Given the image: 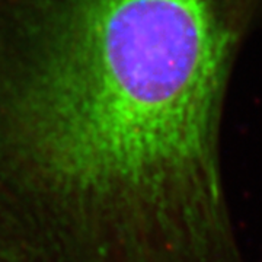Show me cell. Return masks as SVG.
<instances>
[{"mask_svg":"<svg viewBox=\"0 0 262 262\" xmlns=\"http://www.w3.org/2000/svg\"><path fill=\"white\" fill-rule=\"evenodd\" d=\"M245 39L230 0H72L0 44V262H196L225 245Z\"/></svg>","mask_w":262,"mask_h":262,"instance_id":"1","label":"cell"}]
</instances>
